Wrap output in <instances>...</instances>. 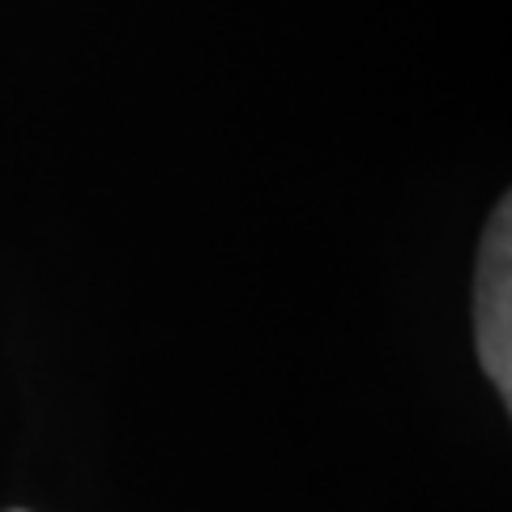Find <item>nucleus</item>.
Returning a JSON list of instances; mask_svg holds the SVG:
<instances>
[{"instance_id": "nucleus-2", "label": "nucleus", "mask_w": 512, "mask_h": 512, "mask_svg": "<svg viewBox=\"0 0 512 512\" xmlns=\"http://www.w3.org/2000/svg\"><path fill=\"white\" fill-rule=\"evenodd\" d=\"M13 512H26V508H13Z\"/></svg>"}, {"instance_id": "nucleus-1", "label": "nucleus", "mask_w": 512, "mask_h": 512, "mask_svg": "<svg viewBox=\"0 0 512 512\" xmlns=\"http://www.w3.org/2000/svg\"><path fill=\"white\" fill-rule=\"evenodd\" d=\"M508 282H512V265H508V201L495 210L487 239H483V256H478V355H483L487 376L500 384V393L508 397Z\"/></svg>"}]
</instances>
